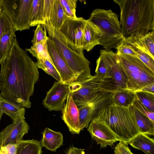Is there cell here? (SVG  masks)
<instances>
[{"instance_id": "6da1fadb", "label": "cell", "mask_w": 154, "mask_h": 154, "mask_svg": "<svg viewBox=\"0 0 154 154\" xmlns=\"http://www.w3.org/2000/svg\"><path fill=\"white\" fill-rule=\"evenodd\" d=\"M0 65L1 96L23 107L30 108V97L39 73L35 62L20 47L16 38L9 56Z\"/></svg>"}, {"instance_id": "7a4b0ae2", "label": "cell", "mask_w": 154, "mask_h": 154, "mask_svg": "<svg viewBox=\"0 0 154 154\" xmlns=\"http://www.w3.org/2000/svg\"><path fill=\"white\" fill-rule=\"evenodd\" d=\"M120 9L124 39L143 36L154 31V0H113Z\"/></svg>"}, {"instance_id": "3957f363", "label": "cell", "mask_w": 154, "mask_h": 154, "mask_svg": "<svg viewBox=\"0 0 154 154\" xmlns=\"http://www.w3.org/2000/svg\"><path fill=\"white\" fill-rule=\"evenodd\" d=\"M93 119L106 125L120 142L127 145L139 133L129 106H118L112 101L100 109Z\"/></svg>"}, {"instance_id": "277c9868", "label": "cell", "mask_w": 154, "mask_h": 154, "mask_svg": "<svg viewBox=\"0 0 154 154\" xmlns=\"http://www.w3.org/2000/svg\"><path fill=\"white\" fill-rule=\"evenodd\" d=\"M48 37L74 73L75 82H82L91 79L90 61L85 57L84 50L77 48L67 42L63 35L51 25L45 27Z\"/></svg>"}, {"instance_id": "5b68a950", "label": "cell", "mask_w": 154, "mask_h": 154, "mask_svg": "<svg viewBox=\"0 0 154 154\" xmlns=\"http://www.w3.org/2000/svg\"><path fill=\"white\" fill-rule=\"evenodd\" d=\"M88 20L101 31L102 35L100 45L104 49H116L124 40L118 15L111 9L96 8L92 11Z\"/></svg>"}, {"instance_id": "8992f818", "label": "cell", "mask_w": 154, "mask_h": 154, "mask_svg": "<svg viewBox=\"0 0 154 154\" xmlns=\"http://www.w3.org/2000/svg\"><path fill=\"white\" fill-rule=\"evenodd\" d=\"M116 61L127 78V89L135 92L154 83V73L137 57L116 54Z\"/></svg>"}, {"instance_id": "52a82bcc", "label": "cell", "mask_w": 154, "mask_h": 154, "mask_svg": "<svg viewBox=\"0 0 154 154\" xmlns=\"http://www.w3.org/2000/svg\"><path fill=\"white\" fill-rule=\"evenodd\" d=\"M69 88L77 107L89 102L100 91L118 90L112 78H101L95 75L83 82L69 85Z\"/></svg>"}, {"instance_id": "ba28073f", "label": "cell", "mask_w": 154, "mask_h": 154, "mask_svg": "<svg viewBox=\"0 0 154 154\" xmlns=\"http://www.w3.org/2000/svg\"><path fill=\"white\" fill-rule=\"evenodd\" d=\"M32 0H0L2 11L11 22L16 31L29 29Z\"/></svg>"}, {"instance_id": "9c48e42d", "label": "cell", "mask_w": 154, "mask_h": 154, "mask_svg": "<svg viewBox=\"0 0 154 154\" xmlns=\"http://www.w3.org/2000/svg\"><path fill=\"white\" fill-rule=\"evenodd\" d=\"M116 90L113 89L100 91L89 102L78 107L81 131L88 127L100 109L112 102L113 96Z\"/></svg>"}, {"instance_id": "30bf717a", "label": "cell", "mask_w": 154, "mask_h": 154, "mask_svg": "<svg viewBox=\"0 0 154 154\" xmlns=\"http://www.w3.org/2000/svg\"><path fill=\"white\" fill-rule=\"evenodd\" d=\"M86 21L81 17L68 18L58 31L69 44L76 48L83 49V30Z\"/></svg>"}, {"instance_id": "8fae6325", "label": "cell", "mask_w": 154, "mask_h": 154, "mask_svg": "<svg viewBox=\"0 0 154 154\" xmlns=\"http://www.w3.org/2000/svg\"><path fill=\"white\" fill-rule=\"evenodd\" d=\"M69 85L55 82L43 100L44 106L50 111L62 110L69 92Z\"/></svg>"}, {"instance_id": "7c38bea8", "label": "cell", "mask_w": 154, "mask_h": 154, "mask_svg": "<svg viewBox=\"0 0 154 154\" xmlns=\"http://www.w3.org/2000/svg\"><path fill=\"white\" fill-rule=\"evenodd\" d=\"M47 42L49 54L60 75L61 82L67 85L75 82L76 78L74 73L56 48L52 40L49 37Z\"/></svg>"}, {"instance_id": "4fadbf2b", "label": "cell", "mask_w": 154, "mask_h": 154, "mask_svg": "<svg viewBox=\"0 0 154 154\" xmlns=\"http://www.w3.org/2000/svg\"><path fill=\"white\" fill-rule=\"evenodd\" d=\"M87 130L91 138L100 145L101 148L112 146L117 141H120L106 125L94 119L90 123Z\"/></svg>"}, {"instance_id": "5bb4252c", "label": "cell", "mask_w": 154, "mask_h": 154, "mask_svg": "<svg viewBox=\"0 0 154 154\" xmlns=\"http://www.w3.org/2000/svg\"><path fill=\"white\" fill-rule=\"evenodd\" d=\"M29 129V126L25 119L13 122L0 132V146L19 143Z\"/></svg>"}, {"instance_id": "9a60e30c", "label": "cell", "mask_w": 154, "mask_h": 154, "mask_svg": "<svg viewBox=\"0 0 154 154\" xmlns=\"http://www.w3.org/2000/svg\"><path fill=\"white\" fill-rule=\"evenodd\" d=\"M62 118L69 131L73 134H79L81 131L78 108L69 91L62 110Z\"/></svg>"}, {"instance_id": "2e32d148", "label": "cell", "mask_w": 154, "mask_h": 154, "mask_svg": "<svg viewBox=\"0 0 154 154\" xmlns=\"http://www.w3.org/2000/svg\"><path fill=\"white\" fill-rule=\"evenodd\" d=\"M100 56L106 61L110 68L112 78L118 90L127 89V78L124 72L116 61V53L112 50L102 49Z\"/></svg>"}, {"instance_id": "e0dca14e", "label": "cell", "mask_w": 154, "mask_h": 154, "mask_svg": "<svg viewBox=\"0 0 154 154\" xmlns=\"http://www.w3.org/2000/svg\"><path fill=\"white\" fill-rule=\"evenodd\" d=\"M84 46L83 49L87 52L100 45L102 34L99 27L88 19L87 20L83 30Z\"/></svg>"}, {"instance_id": "ac0fdd59", "label": "cell", "mask_w": 154, "mask_h": 154, "mask_svg": "<svg viewBox=\"0 0 154 154\" xmlns=\"http://www.w3.org/2000/svg\"><path fill=\"white\" fill-rule=\"evenodd\" d=\"M127 42L146 53L154 60V31L141 36L124 39Z\"/></svg>"}, {"instance_id": "d6986e66", "label": "cell", "mask_w": 154, "mask_h": 154, "mask_svg": "<svg viewBox=\"0 0 154 154\" xmlns=\"http://www.w3.org/2000/svg\"><path fill=\"white\" fill-rule=\"evenodd\" d=\"M0 107L2 113H5L10 117L13 122L25 119V108L15 102L4 98L1 95Z\"/></svg>"}, {"instance_id": "ffe728a7", "label": "cell", "mask_w": 154, "mask_h": 154, "mask_svg": "<svg viewBox=\"0 0 154 154\" xmlns=\"http://www.w3.org/2000/svg\"><path fill=\"white\" fill-rule=\"evenodd\" d=\"M42 138L41 141L42 147L51 151L56 152L63 145V137L61 133L46 128L43 131Z\"/></svg>"}, {"instance_id": "44dd1931", "label": "cell", "mask_w": 154, "mask_h": 154, "mask_svg": "<svg viewBox=\"0 0 154 154\" xmlns=\"http://www.w3.org/2000/svg\"><path fill=\"white\" fill-rule=\"evenodd\" d=\"M139 133L153 136L154 122L141 113L132 105L129 106Z\"/></svg>"}, {"instance_id": "7402d4cb", "label": "cell", "mask_w": 154, "mask_h": 154, "mask_svg": "<svg viewBox=\"0 0 154 154\" xmlns=\"http://www.w3.org/2000/svg\"><path fill=\"white\" fill-rule=\"evenodd\" d=\"M133 147L140 150L145 154H154V140L147 135L139 133L129 142Z\"/></svg>"}, {"instance_id": "603a6c76", "label": "cell", "mask_w": 154, "mask_h": 154, "mask_svg": "<svg viewBox=\"0 0 154 154\" xmlns=\"http://www.w3.org/2000/svg\"><path fill=\"white\" fill-rule=\"evenodd\" d=\"M68 18L64 12L59 0H54L49 21L44 26L51 25L59 31Z\"/></svg>"}, {"instance_id": "cb8c5ba5", "label": "cell", "mask_w": 154, "mask_h": 154, "mask_svg": "<svg viewBox=\"0 0 154 154\" xmlns=\"http://www.w3.org/2000/svg\"><path fill=\"white\" fill-rule=\"evenodd\" d=\"M16 31L13 28L5 33L0 41V65L8 57L16 38Z\"/></svg>"}, {"instance_id": "d4e9b609", "label": "cell", "mask_w": 154, "mask_h": 154, "mask_svg": "<svg viewBox=\"0 0 154 154\" xmlns=\"http://www.w3.org/2000/svg\"><path fill=\"white\" fill-rule=\"evenodd\" d=\"M44 0H32L30 19V26L45 24Z\"/></svg>"}, {"instance_id": "484cf974", "label": "cell", "mask_w": 154, "mask_h": 154, "mask_svg": "<svg viewBox=\"0 0 154 154\" xmlns=\"http://www.w3.org/2000/svg\"><path fill=\"white\" fill-rule=\"evenodd\" d=\"M135 97V92L127 89L117 90L112 97V102L120 106L128 107L132 105Z\"/></svg>"}, {"instance_id": "4316f807", "label": "cell", "mask_w": 154, "mask_h": 154, "mask_svg": "<svg viewBox=\"0 0 154 154\" xmlns=\"http://www.w3.org/2000/svg\"><path fill=\"white\" fill-rule=\"evenodd\" d=\"M41 141L32 139L22 140L19 143L16 154H41Z\"/></svg>"}, {"instance_id": "83f0119b", "label": "cell", "mask_w": 154, "mask_h": 154, "mask_svg": "<svg viewBox=\"0 0 154 154\" xmlns=\"http://www.w3.org/2000/svg\"><path fill=\"white\" fill-rule=\"evenodd\" d=\"M25 50L36 59L43 57L54 63L49 53L47 41H43L33 45L30 48H26Z\"/></svg>"}, {"instance_id": "f1b7e54d", "label": "cell", "mask_w": 154, "mask_h": 154, "mask_svg": "<svg viewBox=\"0 0 154 154\" xmlns=\"http://www.w3.org/2000/svg\"><path fill=\"white\" fill-rule=\"evenodd\" d=\"M36 59L37 61L35 63L38 69H42L57 81L61 82L60 75L53 63L42 57H38Z\"/></svg>"}, {"instance_id": "f546056e", "label": "cell", "mask_w": 154, "mask_h": 154, "mask_svg": "<svg viewBox=\"0 0 154 154\" xmlns=\"http://www.w3.org/2000/svg\"><path fill=\"white\" fill-rule=\"evenodd\" d=\"M95 75L102 78H112L109 66L106 61L99 56L96 61Z\"/></svg>"}, {"instance_id": "4dcf8cb0", "label": "cell", "mask_w": 154, "mask_h": 154, "mask_svg": "<svg viewBox=\"0 0 154 154\" xmlns=\"http://www.w3.org/2000/svg\"><path fill=\"white\" fill-rule=\"evenodd\" d=\"M134 92L140 102L149 109L154 112V94L141 91Z\"/></svg>"}, {"instance_id": "1f68e13d", "label": "cell", "mask_w": 154, "mask_h": 154, "mask_svg": "<svg viewBox=\"0 0 154 154\" xmlns=\"http://www.w3.org/2000/svg\"><path fill=\"white\" fill-rule=\"evenodd\" d=\"M66 15L69 18L75 19L76 0H59Z\"/></svg>"}, {"instance_id": "d6a6232c", "label": "cell", "mask_w": 154, "mask_h": 154, "mask_svg": "<svg viewBox=\"0 0 154 154\" xmlns=\"http://www.w3.org/2000/svg\"><path fill=\"white\" fill-rule=\"evenodd\" d=\"M131 45L136 53V57L154 73V60L147 54L137 49L132 45Z\"/></svg>"}, {"instance_id": "836d02e7", "label": "cell", "mask_w": 154, "mask_h": 154, "mask_svg": "<svg viewBox=\"0 0 154 154\" xmlns=\"http://www.w3.org/2000/svg\"><path fill=\"white\" fill-rule=\"evenodd\" d=\"M48 38L47 35L45 28L42 25L38 24L34 31L31 41L32 45L43 41H47Z\"/></svg>"}, {"instance_id": "e575fe53", "label": "cell", "mask_w": 154, "mask_h": 154, "mask_svg": "<svg viewBox=\"0 0 154 154\" xmlns=\"http://www.w3.org/2000/svg\"><path fill=\"white\" fill-rule=\"evenodd\" d=\"M14 28L8 18L3 11L0 14V41L3 35Z\"/></svg>"}, {"instance_id": "d590c367", "label": "cell", "mask_w": 154, "mask_h": 154, "mask_svg": "<svg viewBox=\"0 0 154 154\" xmlns=\"http://www.w3.org/2000/svg\"><path fill=\"white\" fill-rule=\"evenodd\" d=\"M116 54H122L136 57L137 54L131 44L124 40L116 48Z\"/></svg>"}, {"instance_id": "8d00e7d4", "label": "cell", "mask_w": 154, "mask_h": 154, "mask_svg": "<svg viewBox=\"0 0 154 154\" xmlns=\"http://www.w3.org/2000/svg\"><path fill=\"white\" fill-rule=\"evenodd\" d=\"M132 105L140 112L154 122V112L150 111L144 106L137 99L136 96L133 101Z\"/></svg>"}, {"instance_id": "74e56055", "label": "cell", "mask_w": 154, "mask_h": 154, "mask_svg": "<svg viewBox=\"0 0 154 154\" xmlns=\"http://www.w3.org/2000/svg\"><path fill=\"white\" fill-rule=\"evenodd\" d=\"M114 153V154H134L131 151L127 144L120 141L115 146Z\"/></svg>"}, {"instance_id": "f35d334b", "label": "cell", "mask_w": 154, "mask_h": 154, "mask_svg": "<svg viewBox=\"0 0 154 154\" xmlns=\"http://www.w3.org/2000/svg\"><path fill=\"white\" fill-rule=\"evenodd\" d=\"M19 144L12 143L1 147L0 154H16Z\"/></svg>"}, {"instance_id": "ab89813d", "label": "cell", "mask_w": 154, "mask_h": 154, "mask_svg": "<svg viewBox=\"0 0 154 154\" xmlns=\"http://www.w3.org/2000/svg\"><path fill=\"white\" fill-rule=\"evenodd\" d=\"M84 149L78 148L74 146L70 147L66 151V154H85Z\"/></svg>"}, {"instance_id": "60d3db41", "label": "cell", "mask_w": 154, "mask_h": 154, "mask_svg": "<svg viewBox=\"0 0 154 154\" xmlns=\"http://www.w3.org/2000/svg\"><path fill=\"white\" fill-rule=\"evenodd\" d=\"M139 91L154 94V83L144 87Z\"/></svg>"}, {"instance_id": "b9f144b4", "label": "cell", "mask_w": 154, "mask_h": 154, "mask_svg": "<svg viewBox=\"0 0 154 154\" xmlns=\"http://www.w3.org/2000/svg\"><path fill=\"white\" fill-rule=\"evenodd\" d=\"M3 114L1 112V110H0V122L1 121V120L2 119V116L3 115Z\"/></svg>"}, {"instance_id": "7bdbcfd3", "label": "cell", "mask_w": 154, "mask_h": 154, "mask_svg": "<svg viewBox=\"0 0 154 154\" xmlns=\"http://www.w3.org/2000/svg\"><path fill=\"white\" fill-rule=\"evenodd\" d=\"M2 10H1V9L0 8V14L1 13V12H2Z\"/></svg>"}, {"instance_id": "ee69618b", "label": "cell", "mask_w": 154, "mask_h": 154, "mask_svg": "<svg viewBox=\"0 0 154 154\" xmlns=\"http://www.w3.org/2000/svg\"><path fill=\"white\" fill-rule=\"evenodd\" d=\"M0 147H1V146H0Z\"/></svg>"}]
</instances>
